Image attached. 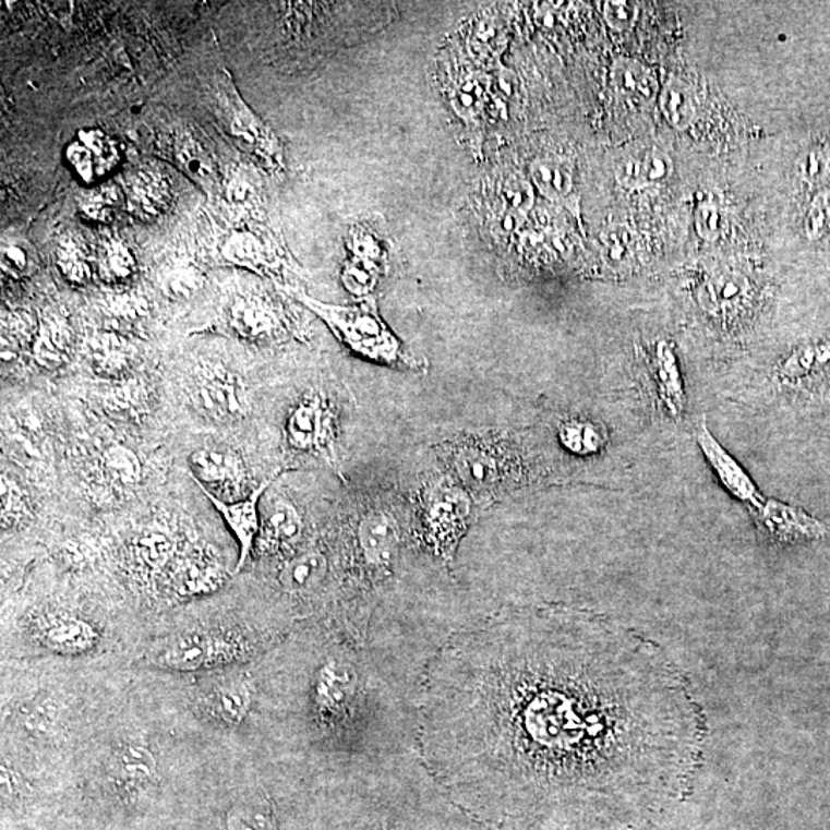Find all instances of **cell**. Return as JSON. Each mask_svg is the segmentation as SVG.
<instances>
[{
	"mask_svg": "<svg viewBox=\"0 0 830 830\" xmlns=\"http://www.w3.org/2000/svg\"><path fill=\"white\" fill-rule=\"evenodd\" d=\"M660 107L664 118L677 130H685L697 116V104L693 88L682 81H671L664 86L660 97Z\"/></svg>",
	"mask_w": 830,
	"mask_h": 830,
	"instance_id": "cell-33",
	"label": "cell"
},
{
	"mask_svg": "<svg viewBox=\"0 0 830 830\" xmlns=\"http://www.w3.org/2000/svg\"><path fill=\"white\" fill-rule=\"evenodd\" d=\"M296 297L356 354L390 366H411V359L404 351L400 340L374 310L330 305L302 292H296Z\"/></svg>",
	"mask_w": 830,
	"mask_h": 830,
	"instance_id": "cell-4",
	"label": "cell"
},
{
	"mask_svg": "<svg viewBox=\"0 0 830 830\" xmlns=\"http://www.w3.org/2000/svg\"><path fill=\"white\" fill-rule=\"evenodd\" d=\"M89 356L97 373L105 377H122L133 360V348L118 334L103 333L89 341Z\"/></svg>",
	"mask_w": 830,
	"mask_h": 830,
	"instance_id": "cell-25",
	"label": "cell"
},
{
	"mask_svg": "<svg viewBox=\"0 0 830 830\" xmlns=\"http://www.w3.org/2000/svg\"><path fill=\"white\" fill-rule=\"evenodd\" d=\"M536 195L531 183L524 179H510L503 188V205H505V216L516 217L524 221L528 213L534 205Z\"/></svg>",
	"mask_w": 830,
	"mask_h": 830,
	"instance_id": "cell-43",
	"label": "cell"
},
{
	"mask_svg": "<svg viewBox=\"0 0 830 830\" xmlns=\"http://www.w3.org/2000/svg\"><path fill=\"white\" fill-rule=\"evenodd\" d=\"M115 772L127 789L145 787L156 779V757L142 743H125L115 755Z\"/></svg>",
	"mask_w": 830,
	"mask_h": 830,
	"instance_id": "cell-22",
	"label": "cell"
},
{
	"mask_svg": "<svg viewBox=\"0 0 830 830\" xmlns=\"http://www.w3.org/2000/svg\"><path fill=\"white\" fill-rule=\"evenodd\" d=\"M190 394L195 409L213 422H238L250 412L242 378L221 363H197L190 377Z\"/></svg>",
	"mask_w": 830,
	"mask_h": 830,
	"instance_id": "cell-5",
	"label": "cell"
},
{
	"mask_svg": "<svg viewBox=\"0 0 830 830\" xmlns=\"http://www.w3.org/2000/svg\"><path fill=\"white\" fill-rule=\"evenodd\" d=\"M107 405L112 411L136 414V412L141 411L142 405H144L142 404L141 388L134 385V383L119 386L108 397Z\"/></svg>",
	"mask_w": 830,
	"mask_h": 830,
	"instance_id": "cell-48",
	"label": "cell"
},
{
	"mask_svg": "<svg viewBox=\"0 0 830 830\" xmlns=\"http://www.w3.org/2000/svg\"><path fill=\"white\" fill-rule=\"evenodd\" d=\"M695 438H697L698 445L703 449L705 457L708 458L709 465L719 476L724 488L738 501L750 506V509L760 508L765 498L758 492L750 477L746 474L745 469L739 467L738 461L715 441L711 431L706 426L705 420L698 422Z\"/></svg>",
	"mask_w": 830,
	"mask_h": 830,
	"instance_id": "cell-12",
	"label": "cell"
},
{
	"mask_svg": "<svg viewBox=\"0 0 830 830\" xmlns=\"http://www.w3.org/2000/svg\"><path fill=\"white\" fill-rule=\"evenodd\" d=\"M450 474L472 495L492 497L524 479V465L508 443L498 438L465 437L443 450Z\"/></svg>",
	"mask_w": 830,
	"mask_h": 830,
	"instance_id": "cell-3",
	"label": "cell"
},
{
	"mask_svg": "<svg viewBox=\"0 0 830 830\" xmlns=\"http://www.w3.org/2000/svg\"><path fill=\"white\" fill-rule=\"evenodd\" d=\"M378 277H381V272L363 265V263L351 261V258H348L344 269H341V284L348 289L349 294L359 297V299H366L373 294L378 284Z\"/></svg>",
	"mask_w": 830,
	"mask_h": 830,
	"instance_id": "cell-42",
	"label": "cell"
},
{
	"mask_svg": "<svg viewBox=\"0 0 830 830\" xmlns=\"http://www.w3.org/2000/svg\"><path fill=\"white\" fill-rule=\"evenodd\" d=\"M161 289L172 300H187L205 285V276L193 263L171 266L160 277Z\"/></svg>",
	"mask_w": 830,
	"mask_h": 830,
	"instance_id": "cell-35",
	"label": "cell"
},
{
	"mask_svg": "<svg viewBox=\"0 0 830 830\" xmlns=\"http://www.w3.org/2000/svg\"><path fill=\"white\" fill-rule=\"evenodd\" d=\"M263 544L272 552H291L302 542L303 518L299 509L287 498L279 497L269 503L262 517Z\"/></svg>",
	"mask_w": 830,
	"mask_h": 830,
	"instance_id": "cell-17",
	"label": "cell"
},
{
	"mask_svg": "<svg viewBox=\"0 0 830 830\" xmlns=\"http://www.w3.org/2000/svg\"><path fill=\"white\" fill-rule=\"evenodd\" d=\"M695 220H697L698 234L701 238L708 240L719 238L721 229H723V216H721L720 209L717 206H698Z\"/></svg>",
	"mask_w": 830,
	"mask_h": 830,
	"instance_id": "cell-49",
	"label": "cell"
},
{
	"mask_svg": "<svg viewBox=\"0 0 830 830\" xmlns=\"http://www.w3.org/2000/svg\"><path fill=\"white\" fill-rule=\"evenodd\" d=\"M67 160L85 183L96 182L119 164L118 144L100 130H84L67 148Z\"/></svg>",
	"mask_w": 830,
	"mask_h": 830,
	"instance_id": "cell-14",
	"label": "cell"
},
{
	"mask_svg": "<svg viewBox=\"0 0 830 830\" xmlns=\"http://www.w3.org/2000/svg\"><path fill=\"white\" fill-rule=\"evenodd\" d=\"M56 263L60 273L74 285H85L92 279V255L84 238L77 232L60 236L56 246Z\"/></svg>",
	"mask_w": 830,
	"mask_h": 830,
	"instance_id": "cell-30",
	"label": "cell"
},
{
	"mask_svg": "<svg viewBox=\"0 0 830 830\" xmlns=\"http://www.w3.org/2000/svg\"><path fill=\"white\" fill-rule=\"evenodd\" d=\"M652 407L670 419H679L685 412L686 394L677 357L670 345L660 341L646 360L641 375Z\"/></svg>",
	"mask_w": 830,
	"mask_h": 830,
	"instance_id": "cell-9",
	"label": "cell"
},
{
	"mask_svg": "<svg viewBox=\"0 0 830 830\" xmlns=\"http://www.w3.org/2000/svg\"><path fill=\"white\" fill-rule=\"evenodd\" d=\"M328 558L318 550L297 552L285 560L279 570L280 588L291 596L314 593L328 577Z\"/></svg>",
	"mask_w": 830,
	"mask_h": 830,
	"instance_id": "cell-19",
	"label": "cell"
},
{
	"mask_svg": "<svg viewBox=\"0 0 830 830\" xmlns=\"http://www.w3.org/2000/svg\"><path fill=\"white\" fill-rule=\"evenodd\" d=\"M227 322L242 339L276 340L287 330L284 311L261 292H236L227 305Z\"/></svg>",
	"mask_w": 830,
	"mask_h": 830,
	"instance_id": "cell-8",
	"label": "cell"
},
{
	"mask_svg": "<svg viewBox=\"0 0 830 830\" xmlns=\"http://www.w3.org/2000/svg\"><path fill=\"white\" fill-rule=\"evenodd\" d=\"M219 103L227 118L228 131L243 152L253 154L269 170L281 168L279 141L239 96L229 74L219 79Z\"/></svg>",
	"mask_w": 830,
	"mask_h": 830,
	"instance_id": "cell-7",
	"label": "cell"
},
{
	"mask_svg": "<svg viewBox=\"0 0 830 830\" xmlns=\"http://www.w3.org/2000/svg\"><path fill=\"white\" fill-rule=\"evenodd\" d=\"M123 195L118 187L107 183L94 190L93 193L86 194L81 202V212L86 219L107 224L115 219Z\"/></svg>",
	"mask_w": 830,
	"mask_h": 830,
	"instance_id": "cell-39",
	"label": "cell"
},
{
	"mask_svg": "<svg viewBox=\"0 0 830 830\" xmlns=\"http://www.w3.org/2000/svg\"><path fill=\"white\" fill-rule=\"evenodd\" d=\"M674 170L671 157L660 149H652L643 157H629L620 164L617 180L626 188H643L657 185L670 179Z\"/></svg>",
	"mask_w": 830,
	"mask_h": 830,
	"instance_id": "cell-24",
	"label": "cell"
},
{
	"mask_svg": "<svg viewBox=\"0 0 830 830\" xmlns=\"http://www.w3.org/2000/svg\"><path fill=\"white\" fill-rule=\"evenodd\" d=\"M221 257L231 265L258 274L280 272V258L268 243L246 228L232 229L221 243Z\"/></svg>",
	"mask_w": 830,
	"mask_h": 830,
	"instance_id": "cell-16",
	"label": "cell"
},
{
	"mask_svg": "<svg viewBox=\"0 0 830 830\" xmlns=\"http://www.w3.org/2000/svg\"><path fill=\"white\" fill-rule=\"evenodd\" d=\"M199 486L238 490L245 482V467L238 454L228 449L202 448L190 458Z\"/></svg>",
	"mask_w": 830,
	"mask_h": 830,
	"instance_id": "cell-15",
	"label": "cell"
},
{
	"mask_svg": "<svg viewBox=\"0 0 830 830\" xmlns=\"http://www.w3.org/2000/svg\"><path fill=\"white\" fill-rule=\"evenodd\" d=\"M228 830H277L276 821L269 813L251 809H232L227 818Z\"/></svg>",
	"mask_w": 830,
	"mask_h": 830,
	"instance_id": "cell-46",
	"label": "cell"
},
{
	"mask_svg": "<svg viewBox=\"0 0 830 830\" xmlns=\"http://www.w3.org/2000/svg\"><path fill=\"white\" fill-rule=\"evenodd\" d=\"M477 89H479V86L472 84L464 85L460 89H457L456 97L453 100L454 108L464 118H472L480 110V92L476 93Z\"/></svg>",
	"mask_w": 830,
	"mask_h": 830,
	"instance_id": "cell-50",
	"label": "cell"
},
{
	"mask_svg": "<svg viewBox=\"0 0 830 830\" xmlns=\"http://www.w3.org/2000/svg\"><path fill=\"white\" fill-rule=\"evenodd\" d=\"M253 705V686L246 679L217 687L209 698L214 715L229 726H238L246 719Z\"/></svg>",
	"mask_w": 830,
	"mask_h": 830,
	"instance_id": "cell-27",
	"label": "cell"
},
{
	"mask_svg": "<svg viewBox=\"0 0 830 830\" xmlns=\"http://www.w3.org/2000/svg\"><path fill=\"white\" fill-rule=\"evenodd\" d=\"M172 185L167 172L154 165H142L127 180V204L141 220H154L170 208Z\"/></svg>",
	"mask_w": 830,
	"mask_h": 830,
	"instance_id": "cell-13",
	"label": "cell"
},
{
	"mask_svg": "<svg viewBox=\"0 0 830 830\" xmlns=\"http://www.w3.org/2000/svg\"><path fill=\"white\" fill-rule=\"evenodd\" d=\"M2 337L7 341V345L11 347L14 345L16 348L29 347L32 349L33 341H35L37 328L39 323L33 321L32 315L26 313H10L7 317H3Z\"/></svg>",
	"mask_w": 830,
	"mask_h": 830,
	"instance_id": "cell-44",
	"label": "cell"
},
{
	"mask_svg": "<svg viewBox=\"0 0 830 830\" xmlns=\"http://www.w3.org/2000/svg\"><path fill=\"white\" fill-rule=\"evenodd\" d=\"M638 17V7L634 2H606L604 3V19L612 29L626 32L630 26L636 24Z\"/></svg>",
	"mask_w": 830,
	"mask_h": 830,
	"instance_id": "cell-47",
	"label": "cell"
},
{
	"mask_svg": "<svg viewBox=\"0 0 830 830\" xmlns=\"http://www.w3.org/2000/svg\"><path fill=\"white\" fill-rule=\"evenodd\" d=\"M100 472L112 486L131 488L142 482L144 467L133 449L115 443L105 448L100 457Z\"/></svg>",
	"mask_w": 830,
	"mask_h": 830,
	"instance_id": "cell-29",
	"label": "cell"
},
{
	"mask_svg": "<svg viewBox=\"0 0 830 830\" xmlns=\"http://www.w3.org/2000/svg\"><path fill=\"white\" fill-rule=\"evenodd\" d=\"M706 721L660 646L599 615L498 612L435 653L419 753L491 830H600L678 795Z\"/></svg>",
	"mask_w": 830,
	"mask_h": 830,
	"instance_id": "cell-1",
	"label": "cell"
},
{
	"mask_svg": "<svg viewBox=\"0 0 830 830\" xmlns=\"http://www.w3.org/2000/svg\"><path fill=\"white\" fill-rule=\"evenodd\" d=\"M97 273L108 284H120L136 272V258L130 246L118 238L105 239L96 257Z\"/></svg>",
	"mask_w": 830,
	"mask_h": 830,
	"instance_id": "cell-32",
	"label": "cell"
},
{
	"mask_svg": "<svg viewBox=\"0 0 830 830\" xmlns=\"http://www.w3.org/2000/svg\"><path fill=\"white\" fill-rule=\"evenodd\" d=\"M531 176L537 188L551 201H562L573 193V168L566 160L557 157L537 159L532 164Z\"/></svg>",
	"mask_w": 830,
	"mask_h": 830,
	"instance_id": "cell-31",
	"label": "cell"
},
{
	"mask_svg": "<svg viewBox=\"0 0 830 830\" xmlns=\"http://www.w3.org/2000/svg\"><path fill=\"white\" fill-rule=\"evenodd\" d=\"M32 265V254L22 240L3 239L2 242V268L11 276L19 277L25 274Z\"/></svg>",
	"mask_w": 830,
	"mask_h": 830,
	"instance_id": "cell-45",
	"label": "cell"
},
{
	"mask_svg": "<svg viewBox=\"0 0 830 830\" xmlns=\"http://www.w3.org/2000/svg\"><path fill=\"white\" fill-rule=\"evenodd\" d=\"M137 551L149 568H161L171 558L175 542L164 529L152 528L139 537Z\"/></svg>",
	"mask_w": 830,
	"mask_h": 830,
	"instance_id": "cell-41",
	"label": "cell"
},
{
	"mask_svg": "<svg viewBox=\"0 0 830 830\" xmlns=\"http://www.w3.org/2000/svg\"><path fill=\"white\" fill-rule=\"evenodd\" d=\"M289 448L310 454L336 467V423L328 401L318 393H308L297 401L285 424Z\"/></svg>",
	"mask_w": 830,
	"mask_h": 830,
	"instance_id": "cell-6",
	"label": "cell"
},
{
	"mask_svg": "<svg viewBox=\"0 0 830 830\" xmlns=\"http://www.w3.org/2000/svg\"><path fill=\"white\" fill-rule=\"evenodd\" d=\"M558 438L563 448L580 457L602 453L608 443L606 428L589 419H569L560 424Z\"/></svg>",
	"mask_w": 830,
	"mask_h": 830,
	"instance_id": "cell-26",
	"label": "cell"
},
{
	"mask_svg": "<svg viewBox=\"0 0 830 830\" xmlns=\"http://www.w3.org/2000/svg\"><path fill=\"white\" fill-rule=\"evenodd\" d=\"M611 81L622 96L648 103L657 93L651 70L633 59H617L612 63Z\"/></svg>",
	"mask_w": 830,
	"mask_h": 830,
	"instance_id": "cell-28",
	"label": "cell"
},
{
	"mask_svg": "<svg viewBox=\"0 0 830 830\" xmlns=\"http://www.w3.org/2000/svg\"><path fill=\"white\" fill-rule=\"evenodd\" d=\"M603 261L612 269H625L633 262L634 236L626 225H610L602 236Z\"/></svg>",
	"mask_w": 830,
	"mask_h": 830,
	"instance_id": "cell-38",
	"label": "cell"
},
{
	"mask_svg": "<svg viewBox=\"0 0 830 830\" xmlns=\"http://www.w3.org/2000/svg\"><path fill=\"white\" fill-rule=\"evenodd\" d=\"M45 645L60 652H84L97 641L96 629L76 617H55L43 626Z\"/></svg>",
	"mask_w": 830,
	"mask_h": 830,
	"instance_id": "cell-23",
	"label": "cell"
},
{
	"mask_svg": "<svg viewBox=\"0 0 830 830\" xmlns=\"http://www.w3.org/2000/svg\"><path fill=\"white\" fill-rule=\"evenodd\" d=\"M753 513L761 531L775 543L795 544L830 537V526L786 503L765 501Z\"/></svg>",
	"mask_w": 830,
	"mask_h": 830,
	"instance_id": "cell-10",
	"label": "cell"
},
{
	"mask_svg": "<svg viewBox=\"0 0 830 830\" xmlns=\"http://www.w3.org/2000/svg\"><path fill=\"white\" fill-rule=\"evenodd\" d=\"M474 497L456 480L428 483L417 505L416 543L442 566L456 557L472 521Z\"/></svg>",
	"mask_w": 830,
	"mask_h": 830,
	"instance_id": "cell-2",
	"label": "cell"
},
{
	"mask_svg": "<svg viewBox=\"0 0 830 830\" xmlns=\"http://www.w3.org/2000/svg\"><path fill=\"white\" fill-rule=\"evenodd\" d=\"M176 164L191 176L194 180H197L202 187H214V180H216V171H214V165L209 159L208 154L202 148L199 142H195L193 137H182L176 142L175 145Z\"/></svg>",
	"mask_w": 830,
	"mask_h": 830,
	"instance_id": "cell-34",
	"label": "cell"
},
{
	"mask_svg": "<svg viewBox=\"0 0 830 830\" xmlns=\"http://www.w3.org/2000/svg\"><path fill=\"white\" fill-rule=\"evenodd\" d=\"M347 245L349 258L362 262L364 265L373 266V268L382 272V266L386 258L385 248H383L381 239L375 238L373 231L366 228L351 229Z\"/></svg>",
	"mask_w": 830,
	"mask_h": 830,
	"instance_id": "cell-40",
	"label": "cell"
},
{
	"mask_svg": "<svg viewBox=\"0 0 830 830\" xmlns=\"http://www.w3.org/2000/svg\"><path fill=\"white\" fill-rule=\"evenodd\" d=\"M229 652V645L212 636H183L160 655L164 666L176 671H197Z\"/></svg>",
	"mask_w": 830,
	"mask_h": 830,
	"instance_id": "cell-20",
	"label": "cell"
},
{
	"mask_svg": "<svg viewBox=\"0 0 830 830\" xmlns=\"http://www.w3.org/2000/svg\"><path fill=\"white\" fill-rule=\"evenodd\" d=\"M0 513L5 529L16 528L32 517L28 495L16 480L5 474L0 479Z\"/></svg>",
	"mask_w": 830,
	"mask_h": 830,
	"instance_id": "cell-37",
	"label": "cell"
},
{
	"mask_svg": "<svg viewBox=\"0 0 830 830\" xmlns=\"http://www.w3.org/2000/svg\"><path fill=\"white\" fill-rule=\"evenodd\" d=\"M269 484H272V480H266V482L258 484L246 498L232 502L224 501V498L217 497V495L202 488V492L213 503L214 508L219 510L225 524H227L228 528L231 529L232 536L238 540L239 562L238 566H236V573H239L243 568V565H245L248 557L253 552L255 539L261 534V498L265 494V491L268 490Z\"/></svg>",
	"mask_w": 830,
	"mask_h": 830,
	"instance_id": "cell-11",
	"label": "cell"
},
{
	"mask_svg": "<svg viewBox=\"0 0 830 830\" xmlns=\"http://www.w3.org/2000/svg\"><path fill=\"white\" fill-rule=\"evenodd\" d=\"M224 574L219 566L205 557L188 560L179 574V588L183 593H202L219 588Z\"/></svg>",
	"mask_w": 830,
	"mask_h": 830,
	"instance_id": "cell-36",
	"label": "cell"
},
{
	"mask_svg": "<svg viewBox=\"0 0 830 830\" xmlns=\"http://www.w3.org/2000/svg\"><path fill=\"white\" fill-rule=\"evenodd\" d=\"M71 333L62 318L50 315L39 322L35 341H33V360L45 370H58L70 360Z\"/></svg>",
	"mask_w": 830,
	"mask_h": 830,
	"instance_id": "cell-21",
	"label": "cell"
},
{
	"mask_svg": "<svg viewBox=\"0 0 830 830\" xmlns=\"http://www.w3.org/2000/svg\"><path fill=\"white\" fill-rule=\"evenodd\" d=\"M749 289L750 281L743 273L727 269L713 274L697 289L698 306L711 315L734 313L746 302Z\"/></svg>",
	"mask_w": 830,
	"mask_h": 830,
	"instance_id": "cell-18",
	"label": "cell"
}]
</instances>
